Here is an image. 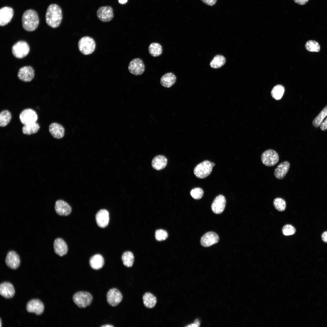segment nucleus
<instances>
[{"mask_svg":"<svg viewBox=\"0 0 327 327\" xmlns=\"http://www.w3.org/2000/svg\"><path fill=\"white\" fill-rule=\"evenodd\" d=\"M62 19V11L56 4H51L48 7L45 15V20L50 27L55 28L60 25Z\"/></svg>","mask_w":327,"mask_h":327,"instance_id":"nucleus-1","label":"nucleus"},{"mask_svg":"<svg viewBox=\"0 0 327 327\" xmlns=\"http://www.w3.org/2000/svg\"><path fill=\"white\" fill-rule=\"evenodd\" d=\"M22 26L26 31H32L38 27L39 22L37 12L33 9H28L23 13L22 17Z\"/></svg>","mask_w":327,"mask_h":327,"instance_id":"nucleus-2","label":"nucleus"},{"mask_svg":"<svg viewBox=\"0 0 327 327\" xmlns=\"http://www.w3.org/2000/svg\"><path fill=\"white\" fill-rule=\"evenodd\" d=\"M215 164L208 160H205L197 165L194 169L195 176L200 179L204 178L211 173Z\"/></svg>","mask_w":327,"mask_h":327,"instance_id":"nucleus-3","label":"nucleus"},{"mask_svg":"<svg viewBox=\"0 0 327 327\" xmlns=\"http://www.w3.org/2000/svg\"><path fill=\"white\" fill-rule=\"evenodd\" d=\"M80 51L85 55L90 54L94 51L96 46L94 40L88 36H85L81 38L78 44Z\"/></svg>","mask_w":327,"mask_h":327,"instance_id":"nucleus-4","label":"nucleus"},{"mask_svg":"<svg viewBox=\"0 0 327 327\" xmlns=\"http://www.w3.org/2000/svg\"><path fill=\"white\" fill-rule=\"evenodd\" d=\"M73 300L74 303L80 308H84L91 303L93 297L87 292L80 291L74 294Z\"/></svg>","mask_w":327,"mask_h":327,"instance_id":"nucleus-5","label":"nucleus"},{"mask_svg":"<svg viewBox=\"0 0 327 327\" xmlns=\"http://www.w3.org/2000/svg\"><path fill=\"white\" fill-rule=\"evenodd\" d=\"M261 159L262 162L264 165L270 167L275 165L278 162L279 157L276 151L268 149L262 153Z\"/></svg>","mask_w":327,"mask_h":327,"instance_id":"nucleus-6","label":"nucleus"},{"mask_svg":"<svg viewBox=\"0 0 327 327\" xmlns=\"http://www.w3.org/2000/svg\"><path fill=\"white\" fill-rule=\"evenodd\" d=\"M30 47L28 43L24 41H19L15 44L12 48L13 55L18 58H22L28 54Z\"/></svg>","mask_w":327,"mask_h":327,"instance_id":"nucleus-7","label":"nucleus"},{"mask_svg":"<svg viewBox=\"0 0 327 327\" xmlns=\"http://www.w3.org/2000/svg\"><path fill=\"white\" fill-rule=\"evenodd\" d=\"M19 117L20 121L24 125L36 122L38 118L35 111L30 108L23 110L20 113Z\"/></svg>","mask_w":327,"mask_h":327,"instance_id":"nucleus-8","label":"nucleus"},{"mask_svg":"<svg viewBox=\"0 0 327 327\" xmlns=\"http://www.w3.org/2000/svg\"><path fill=\"white\" fill-rule=\"evenodd\" d=\"M128 69L129 72L133 75H140L144 71L145 66L141 59L139 58H135L130 62Z\"/></svg>","mask_w":327,"mask_h":327,"instance_id":"nucleus-9","label":"nucleus"},{"mask_svg":"<svg viewBox=\"0 0 327 327\" xmlns=\"http://www.w3.org/2000/svg\"><path fill=\"white\" fill-rule=\"evenodd\" d=\"M123 298L121 292L117 289H110L107 294V300L108 304L112 306H115L121 301Z\"/></svg>","mask_w":327,"mask_h":327,"instance_id":"nucleus-10","label":"nucleus"},{"mask_svg":"<svg viewBox=\"0 0 327 327\" xmlns=\"http://www.w3.org/2000/svg\"><path fill=\"white\" fill-rule=\"evenodd\" d=\"M97 15L101 21L104 22L110 21L114 17L113 8L108 6L101 7L97 11Z\"/></svg>","mask_w":327,"mask_h":327,"instance_id":"nucleus-11","label":"nucleus"},{"mask_svg":"<svg viewBox=\"0 0 327 327\" xmlns=\"http://www.w3.org/2000/svg\"><path fill=\"white\" fill-rule=\"evenodd\" d=\"M13 9L9 7L5 6L0 9V25L3 26L7 25L11 21L14 15Z\"/></svg>","mask_w":327,"mask_h":327,"instance_id":"nucleus-12","label":"nucleus"},{"mask_svg":"<svg viewBox=\"0 0 327 327\" xmlns=\"http://www.w3.org/2000/svg\"><path fill=\"white\" fill-rule=\"evenodd\" d=\"M34 75V70L31 66H25L19 69L18 77L23 81L30 82L33 79Z\"/></svg>","mask_w":327,"mask_h":327,"instance_id":"nucleus-13","label":"nucleus"},{"mask_svg":"<svg viewBox=\"0 0 327 327\" xmlns=\"http://www.w3.org/2000/svg\"><path fill=\"white\" fill-rule=\"evenodd\" d=\"M44 306L42 302L38 299H33L28 302L26 305V309L30 313L37 315L41 314L44 311Z\"/></svg>","mask_w":327,"mask_h":327,"instance_id":"nucleus-14","label":"nucleus"},{"mask_svg":"<svg viewBox=\"0 0 327 327\" xmlns=\"http://www.w3.org/2000/svg\"><path fill=\"white\" fill-rule=\"evenodd\" d=\"M5 262L9 267L12 269H16L19 266L20 260L17 253L14 251L12 250L8 253Z\"/></svg>","mask_w":327,"mask_h":327,"instance_id":"nucleus-15","label":"nucleus"},{"mask_svg":"<svg viewBox=\"0 0 327 327\" xmlns=\"http://www.w3.org/2000/svg\"><path fill=\"white\" fill-rule=\"evenodd\" d=\"M219 240L218 235L213 232H209L203 235L200 239L201 245L205 247H209L217 243Z\"/></svg>","mask_w":327,"mask_h":327,"instance_id":"nucleus-16","label":"nucleus"},{"mask_svg":"<svg viewBox=\"0 0 327 327\" xmlns=\"http://www.w3.org/2000/svg\"><path fill=\"white\" fill-rule=\"evenodd\" d=\"M226 200L225 197L222 195L217 196L215 198L211 205L213 212L216 214H219L223 212L225 209Z\"/></svg>","mask_w":327,"mask_h":327,"instance_id":"nucleus-17","label":"nucleus"},{"mask_svg":"<svg viewBox=\"0 0 327 327\" xmlns=\"http://www.w3.org/2000/svg\"><path fill=\"white\" fill-rule=\"evenodd\" d=\"M54 209L56 213L61 216H68L71 211L70 206L67 202L62 200H58L56 202Z\"/></svg>","mask_w":327,"mask_h":327,"instance_id":"nucleus-18","label":"nucleus"},{"mask_svg":"<svg viewBox=\"0 0 327 327\" xmlns=\"http://www.w3.org/2000/svg\"><path fill=\"white\" fill-rule=\"evenodd\" d=\"M95 219L96 223L99 227L104 228L106 227L109 220L108 211L105 209L100 210L96 215Z\"/></svg>","mask_w":327,"mask_h":327,"instance_id":"nucleus-19","label":"nucleus"},{"mask_svg":"<svg viewBox=\"0 0 327 327\" xmlns=\"http://www.w3.org/2000/svg\"><path fill=\"white\" fill-rule=\"evenodd\" d=\"M290 167V163L285 161L280 163L275 169L274 175L279 180L283 179L289 171Z\"/></svg>","mask_w":327,"mask_h":327,"instance_id":"nucleus-20","label":"nucleus"},{"mask_svg":"<svg viewBox=\"0 0 327 327\" xmlns=\"http://www.w3.org/2000/svg\"><path fill=\"white\" fill-rule=\"evenodd\" d=\"M53 248L55 253L60 256L65 255L68 252L67 245L64 240L61 238H58L54 240Z\"/></svg>","mask_w":327,"mask_h":327,"instance_id":"nucleus-21","label":"nucleus"},{"mask_svg":"<svg viewBox=\"0 0 327 327\" xmlns=\"http://www.w3.org/2000/svg\"><path fill=\"white\" fill-rule=\"evenodd\" d=\"M0 294L6 299L12 298L15 294V290L13 285L8 282L1 283L0 286Z\"/></svg>","mask_w":327,"mask_h":327,"instance_id":"nucleus-22","label":"nucleus"},{"mask_svg":"<svg viewBox=\"0 0 327 327\" xmlns=\"http://www.w3.org/2000/svg\"><path fill=\"white\" fill-rule=\"evenodd\" d=\"M49 130L52 136L56 139L61 138L64 134V127L61 125L56 123H52L49 125Z\"/></svg>","mask_w":327,"mask_h":327,"instance_id":"nucleus-23","label":"nucleus"},{"mask_svg":"<svg viewBox=\"0 0 327 327\" xmlns=\"http://www.w3.org/2000/svg\"><path fill=\"white\" fill-rule=\"evenodd\" d=\"M176 81L175 75L172 72H168L161 77L160 79V83L163 87L169 88L175 83Z\"/></svg>","mask_w":327,"mask_h":327,"instance_id":"nucleus-24","label":"nucleus"},{"mask_svg":"<svg viewBox=\"0 0 327 327\" xmlns=\"http://www.w3.org/2000/svg\"><path fill=\"white\" fill-rule=\"evenodd\" d=\"M89 264L93 269H99L102 268L104 264V260L100 254H97L92 256L89 260Z\"/></svg>","mask_w":327,"mask_h":327,"instance_id":"nucleus-25","label":"nucleus"},{"mask_svg":"<svg viewBox=\"0 0 327 327\" xmlns=\"http://www.w3.org/2000/svg\"><path fill=\"white\" fill-rule=\"evenodd\" d=\"M167 159L164 156L159 155L154 157L152 162L153 167L157 170L164 168L167 165Z\"/></svg>","mask_w":327,"mask_h":327,"instance_id":"nucleus-26","label":"nucleus"},{"mask_svg":"<svg viewBox=\"0 0 327 327\" xmlns=\"http://www.w3.org/2000/svg\"><path fill=\"white\" fill-rule=\"evenodd\" d=\"M143 300L144 306L149 309L154 307L157 302L156 297L153 294L149 292H146L144 295Z\"/></svg>","mask_w":327,"mask_h":327,"instance_id":"nucleus-27","label":"nucleus"},{"mask_svg":"<svg viewBox=\"0 0 327 327\" xmlns=\"http://www.w3.org/2000/svg\"><path fill=\"white\" fill-rule=\"evenodd\" d=\"M40 128L39 124L36 122L24 125L22 127L23 133L26 135H31L37 133Z\"/></svg>","mask_w":327,"mask_h":327,"instance_id":"nucleus-28","label":"nucleus"},{"mask_svg":"<svg viewBox=\"0 0 327 327\" xmlns=\"http://www.w3.org/2000/svg\"><path fill=\"white\" fill-rule=\"evenodd\" d=\"M148 51L150 54L154 57L160 56L163 51L162 47L161 45L156 42L151 43L148 48Z\"/></svg>","mask_w":327,"mask_h":327,"instance_id":"nucleus-29","label":"nucleus"},{"mask_svg":"<svg viewBox=\"0 0 327 327\" xmlns=\"http://www.w3.org/2000/svg\"><path fill=\"white\" fill-rule=\"evenodd\" d=\"M121 259L123 264L125 266L130 267L133 264L134 257L131 252L127 251L123 253L121 256Z\"/></svg>","mask_w":327,"mask_h":327,"instance_id":"nucleus-30","label":"nucleus"},{"mask_svg":"<svg viewBox=\"0 0 327 327\" xmlns=\"http://www.w3.org/2000/svg\"><path fill=\"white\" fill-rule=\"evenodd\" d=\"M226 62L225 58L223 56L217 55L215 56L211 61L210 65L213 68H218L223 66Z\"/></svg>","mask_w":327,"mask_h":327,"instance_id":"nucleus-31","label":"nucleus"},{"mask_svg":"<svg viewBox=\"0 0 327 327\" xmlns=\"http://www.w3.org/2000/svg\"><path fill=\"white\" fill-rule=\"evenodd\" d=\"M12 118L10 112L8 110H4L0 114V126L4 127L10 122Z\"/></svg>","mask_w":327,"mask_h":327,"instance_id":"nucleus-32","label":"nucleus"},{"mask_svg":"<svg viewBox=\"0 0 327 327\" xmlns=\"http://www.w3.org/2000/svg\"><path fill=\"white\" fill-rule=\"evenodd\" d=\"M327 116V105L321 111L319 114L314 119L312 122V124L316 127L320 126L325 118Z\"/></svg>","mask_w":327,"mask_h":327,"instance_id":"nucleus-33","label":"nucleus"},{"mask_svg":"<svg viewBox=\"0 0 327 327\" xmlns=\"http://www.w3.org/2000/svg\"><path fill=\"white\" fill-rule=\"evenodd\" d=\"M284 87L281 85L274 86L272 89L271 93L272 97L276 100L281 99L284 93Z\"/></svg>","mask_w":327,"mask_h":327,"instance_id":"nucleus-34","label":"nucleus"},{"mask_svg":"<svg viewBox=\"0 0 327 327\" xmlns=\"http://www.w3.org/2000/svg\"><path fill=\"white\" fill-rule=\"evenodd\" d=\"M305 46L306 49L310 52H318L320 50V46L319 43L316 41L310 40L307 41L306 43Z\"/></svg>","mask_w":327,"mask_h":327,"instance_id":"nucleus-35","label":"nucleus"},{"mask_svg":"<svg viewBox=\"0 0 327 327\" xmlns=\"http://www.w3.org/2000/svg\"><path fill=\"white\" fill-rule=\"evenodd\" d=\"M273 204L275 208L279 211H283L285 210L286 207V203L283 199L277 197L273 201Z\"/></svg>","mask_w":327,"mask_h":327,"instance_id":"nucleus-36","label":"nucleus"},{"mask_svg":"<svg viewBox=\"0 0 327 327\" xmlns=\"http://www.w3.org/2000/svg\"><path fill=\"white\" fill-rule=\"evenodd\" d=\"M204 192L200 188L197 187L192 189L190 192V194L194 199L199 200L203 197Z\"/></svg>","mask_w":327,"mask_h":327,"instance_id":"nucleus-37","label":"nucleus"},{"mask_svg":"<svg viewBox=\"0 0 327 327\" xmlns=\"http://www.w3.org/2000/svg\"><path fill=\"white\" fill-rule=\"evenodd\" d=\"M167 232L163 229L157 230L155 233V237L158 241H162L165 240L168 237Z\"/></svg>","mask_w":327,"mask_h":327,"instance_id":"nucleus-38","label":"nucleus"},{"mask_svg":"<svg viewBox=\"0 0 327 327\" xmlns=\"http://www.w3.org/2000/svg\"><path fill=\"white\" fill-rule=\"evenodd\" d=\"M283 234L285 236H290L294 234L296 232L295 227L291 225H285L282 230Z\"/></svg>","mask_w":327,"mask_h":327,"instance_id":"nucleus-39","label":"nucleus"},{"mask_svg":"<svg viewBox=\"0 0 327 327\" xmlns=\"http://www.w3.org/2000/svg\"><path fill=\"white\" fill-rule=\"evenodd\" d=\"M202 2L205 4L210 6H213L216 3L217 0H201Z\"/></svg>","mask_w":327,"mask_h":327,"instance_id":"nucleus-40","label":"nucleus"},{"mask_svg":"<svg viewBox=\"0 0 327 327\" xmlns=\"http://www.w3.org/2000/svg\"><path fill=\"white\" fill-rule=\"evenodd\" d=\"M320 128L321 130L323 131L327 129V117L320 124Z\"/></svg>","mask_w":327,"mask_h":327,"instance_id":"nucleus-41","label":"nucleus"},{"mask_svg":"<svg viewBox=\"0 0 327 327\" xmlns=\"http://www.w3.org/2000/svg\"><path fill=\"white\" fill-rule=\"evenodd\" d=\"M295 2L301 5H303L306 4L309 0H293Z\"/></svg>","mask_w":327,"mask_h":327,"instance_id":"nucleus-42","label":"nucleus"},{"mask_svg":"<svg viewBox=\"0 0 327 327\" xmlns=\"http://www.w3.org/2000/svg\"><path fill=\"white\" fill-rule=\"evenodd\" d=\"M200 325V322L199 320L196 319L194 322L187 326V327H198Z\"/></svg>","mask_w":327,"mask_h":327,"instance_id":"nucleus-43","label":"nucleus"},{"mask_svg":"<svg viewBox=\"0 0 327 327\" xmlns=\"http://www.w3.org/2000/svg\"><path fill=\"white\" fill-rule=\"evenodd\" d=\"M322 239L323 241L327 243V231L324 232L322 235Z\"/></svg>","mask_w":327,"mask_h":327,"instance_id":"nucleus-44","label":"nucleus"},{"mask_svg":"<svg viewBox=\"0 0 327 327\" xmlns=\"http://www.w3.org/2000/svg\"><path fill=\"white\" fill-rule=\"evenodd\" d=\"M119 3L121 4H124L126 3L128 0H118Z\"/></svg>","mask_w":327,"mask_h":327,"instance_id":"nucleus-45","label":"nucleus"},{"mask_svg":"<svg viewBox=\"0 0 327 327\" xmlns=\"http://www.w3.org/2000/svg\"><path fill=\"white\" fill-rule=\"evenodd\" d=\"M101 327H114V326L111 325L107 324V325H103V326H101Z\"/></svg>","mask_w":327,"mask_h":327,"instance_id":"nucleus-46","label":"nucleus"},{"mask_svg":"<svg viewBox=\"0 0 327 327\" xmlns=\"http://www.w3.org/2000/svg\"><path fill=\"white\" fill-rule=\"evenodd\" d=\"M1 323H2L1 320V319H0V326L1 327V325H1Z\"/></svg>","mask_w":327,"mask_h":327,"instance_id":"nucleus-47","label":"nucleus"}]
</instances>
